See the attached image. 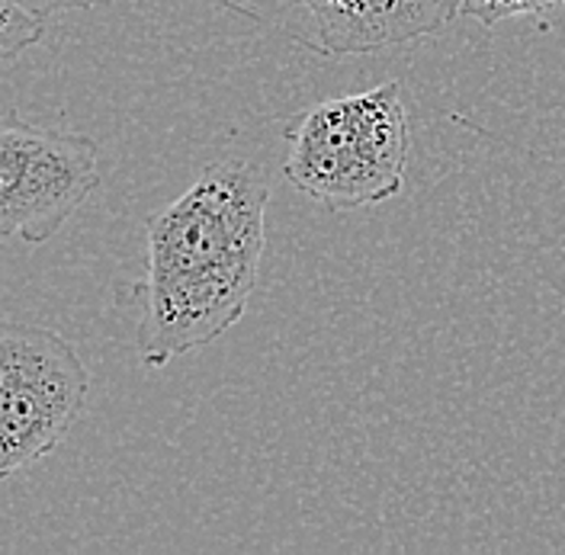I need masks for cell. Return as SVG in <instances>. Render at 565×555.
Returning a JSON list of instances; mask_svg holds the SVG:
<instances>
[{"label":"cell","mask_w":565,"mask_h":555,"mask_svg":"<svg viewBox=\"0 0 565 555\" xmlns=\"http://www.w3.org/2000/svg\"><path fill=\"white\" fill-rule=\"evenodd\" d=\"M299 35L321 55H373L444 33L459 0H289Z\"/></svg>","instance_id":"5"},{"label":"cell","mask_w":565,"mask_h":555,"mask_svg":"<svg viewBox=\"0 0 565 555\" xmlns=\"http://www.w3.org/2000/svg\"><path fill=\"white\" fill-rule=\"evenodd\" d=\"M565 0H459V17H472L482 26H494L514 17H540L559 10Z\"/></svg>","instance_id":"7"},{"label":"cell","mask_w":565,"mask_h":555,"mask_svg":"<svg viewBox=\"0 0 565 555\" xmlns=\"http://www.w3.org/2000/svg\"><path fill=\"white\" fill-rule=\"evenodd\" d=\"M90 136L0 113V242L45 244L100 186Z\"/></svg>","instance_id":"4"},{"label":"cell","mask_w":565,"mask_h":555,"mask_svg":"<svg viewBox=\"0 0 565 555\" xmlns=\"http://www.w3.org/2000/svg\"><path fill=\"white\" fill-rule=\"evenodd\" d=\"M42 35L45 17L30 10L23 0H0V68L39 45Z\"/></svg>","instance_id":"6"},{"label":"cell","mask_w":565,"mask_h":555,"mask_svg":"<svg viewBox=\"0 0 565 555\" xmlns=\"http://www.w3.org/2000/svg\"><path fill=\"white\" fill-rule=\"evenodd\" d=\"M267 200L254 164L215 161L148 218L136 331L141 366L161 370L245 318L267 247Z\"/></svg>","instance_id":"1"},{"label":"cell","mask_w":565,"mask_h":555,"mask_svg":"<svg viewBox=\"0 0 565 555\" xmlns=\"http://www.w3.org/2000/svg\"><path fill=\"white\" fill-rule=\"evenodd\" d=\"M286 139V180L331 212L380 206L405 186L412 126L395 81L309 106Z\"/></svg>","instance_id":"2"},{"label":"cell","mask_w":565,"mask_h":555,"mask_svg":"<svg viewBox=\"0 0 565 555\" xmlns=\"http://www.w3.org/2000/svg\"><path fill=\"white\" fill-rule=\"evenodd\" d=\"M87 395L90 373L58 331L0 318V482L55 450Z\"/></svg>","instance_id":"3"},{"label":"cell","mask_w":565,"mask_h":555,"mask_svg":"<svg viewBox=\"0 0 565 555\" xmlns=\"http://www.w3.org/2000/svg\"><path fill=\"white\" fill-rule=\"evenodd\" d=\"M23 3L39 17H58V13H71V10H94L109 0H23Z\"/></svg>","instance_id":"8"}]
</instances>
